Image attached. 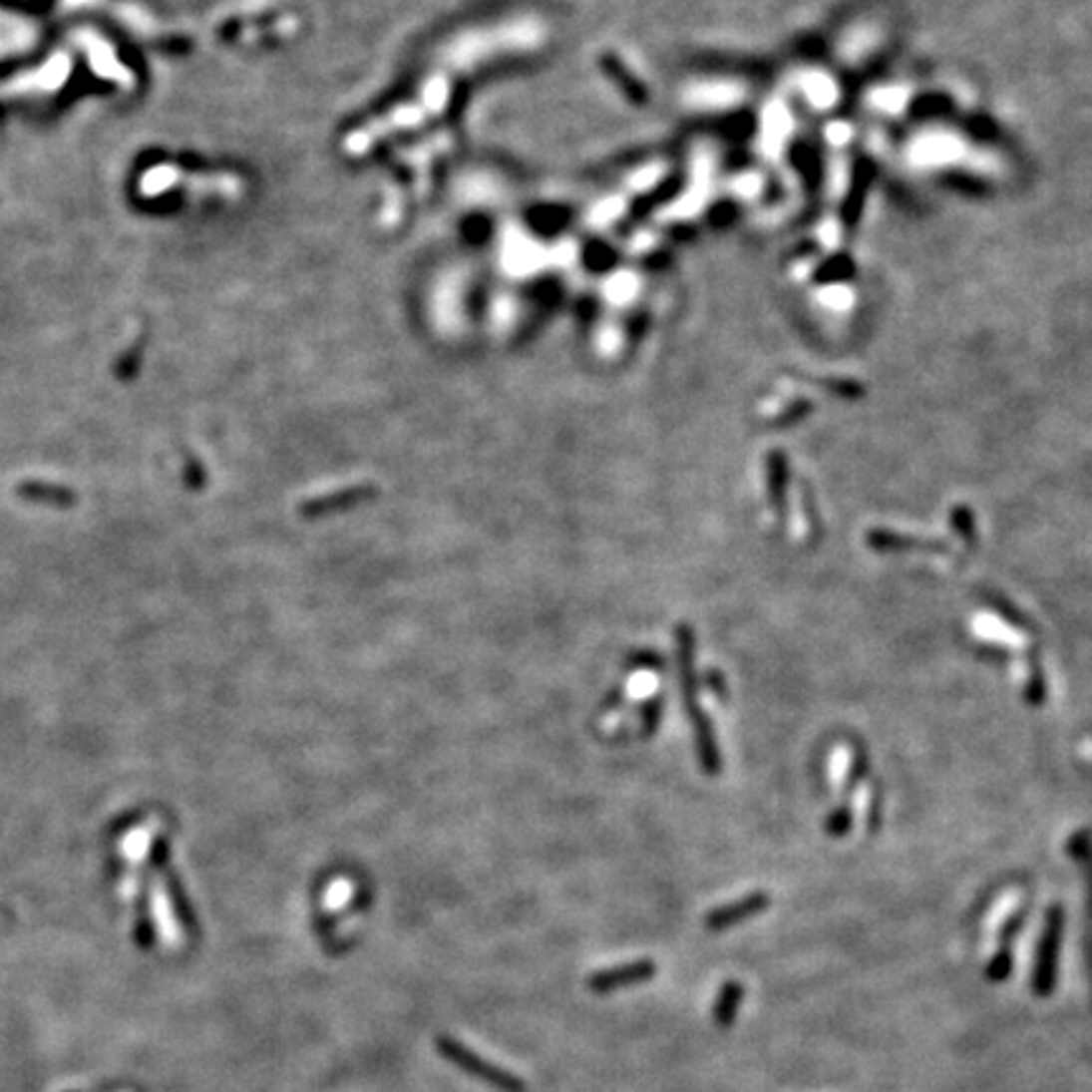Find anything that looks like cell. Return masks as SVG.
<instances>
[{
  "label": "cell",
  "mask_w": 1092,
  "mask_h": 1092,
  "mask_svg": "<svg viewBox=\"0 0 1092 1092\" xmlns=\"http://www.w3.org/2000/svg\"><path fill=\"white\" fill-rule=\"evenodd\" d=\"M868 182H870L868 168H865V165H858V170H855V180H853V192H850L848 200H845V225H848V228H853V225L858 223V215H860V207H863V197H865V190H868Z\"/></svg>",
  "instance_id": "obj_11"
},
{
  "label": "cell",
  "mask_w": 1092,
  "mask_h": 1092,
  "mask_svg": "<svg viewBox=\"0 0 1092 1092\" xmlns=\"http://www.w3.org/2000/svg\"><path fill=\"white\" fill-rule=\"evenodd\" d=\"M61 6L74 11V8H99V11H109L115 18H120V23L130 26L137 33H150L153 31V21H150L140 8L130 6V3H122V0H61Z\"/></svg>",
  "instance_id": "obj_8"
},
{
  "label": "cell",
  "mask_w": 1092,
  "mask_h": 1092,
  "mask_svg": "<svg viewBox=\"0 0 1092 1092\" xmlns=\"http://www.w3.org/2000/svg\"><path fill=\"white\" fill-rule=\"evenodd\" d=\"M370 496H375V489H370V486H359V489L339 491V494H329V496H316V499L304 501V504L299 506V514H301V517H309V519L324 517V514L342 512V509H352L354 504H359V501H364V499H370Z\"/></svg>",
  "instance_id": "obj_9"
},
{
  "label": "cell",
  "mask_w": 1092,
  "mask_h": 1092,
  "mask_svg": "<svg viewBox=\"0 0 1092 1092\" xmlns=\"http://www.w3.org/2000/svg\"><path fill=\"white\" fill-rule=\"evenodd\" d=\"M1009 968H1011V958H1009V951L1004 948V951L999 953V958H996V961H991L989 978H994V981H1001V978L1009 973Z\"/></svg>",
  "instance_id": "obj_13"
},
{
  "label": "cell",
  "mask_w": 1092,
  "mask_h": 1092,
  "mask_svg": "<svg viewBox=\"0 0 1092 1092\" xmlns=\"http://www.w3.org/2000/svg\"><path fill=\"white\" fill-rule=\"evenodd\" d=\"M438 1052L441 1057H446L448 1062H453L456 1067H461L466 1075L476 1077V1080L486 1082V1085L496 1087L499 1092H527V1085L519 1080L517 1075H512L504 1067L494 1065V1062L484 1060L481 1054L473 1052L471 1047H466L463 1042L453 1037H438Z\"/></svg>",
  "instance_id": "obj_3"
},
{
  "label": "cell",
  "mask_w": 1092,
  "mask_h": 1092,
  "mask_svg": "<svg viewBox=\"0 0 1092 1092\" xmlns=\"http://www.w3.org/2000/svg\"><path fill=\"white\" fill-rule=\"evenodd\" d=\"M769 463V486H772V496H774V504H782V494H784V481H787V463H784L782 453H772V456L767 458Z\"/></svg>",
  "instance_id": "obj_12"
},
{
  "label": "cell",
  "mask_w": 1092,
  "mask_h": 1092,
  "mask_svg": "<svg viewBox=\"0 0 1092 1092\" xmlns=\"http://www.w3.org/2000/svg\"><path fill=\"white\" fill-rule=\"evenodd\" d=\"M652 976H655V963L642 958V961L620 963V966L602 968V971L592 973L587 978V986L594 994H607V991L622 989V986L640 984V981H647Z\"/></svg>",
  "instance_id": "obj_6"
},
{
  "label": "cell",
  "mask_w": 1092,
  "mask_h": 1092,
  "mask_svg": "<svg viewBox=\"0 0 1092 1092\" xmlns=\"http://www.w3.org/2000/svg\"><path fill=\"white\" fill-rule=\"evenodd\" d=\"M845 822H848V815H845V812H840V815H837L835 820L830 822V830L837 835V827H845Z\"/></svg>",
  "instance_id": "obj_16"
},
{
  "label": "cell",
  "mask_w": 1092,
  "mask_h": 1092,
  "mask_svg": "<svg viewBox=\"0 0 1092 1092\" xmlns=\"http://www.w3.org/2000/svg\"><path fill=\"white\" fill-rule=\"evenodd\" d=\"M1062 935V910L1052 908L1044 923L1042 940H1039L1037 963H1034L1032 986L1039 996H1047L1054 986V966H1057V948H1060Z\"/></svg>",
  "instance_id": "obj_5"
},
{
  "label": "cell",
  "mask_w": 1092,
  "mask_h": 1092,
  "mask_svg": "<svg viewBox=\"0 0 1092 1092\" xmlns=\"http://www.w3.org/2000/svg\"><path fill=\"white\" fill-rule=\"evenodd\" d=\"M769 903L772 901H769V896H764V893H751V896L739 898V901L728 903V906L716 908L713 913H708L706 925L711 930H723L728 928V925H736L741 923V920L759 915L761 910H767Z\"/></svg>",
  "instance_id": "obj_7"
},
{
  "label": "cell",
  "mask_w": 1092,
  "mask_h": 1092,
  "mask_svg": "<svg viewBox=\"0 0 1092 1092\" xmlns=\"http://www.w3.org/2000/svg\"><path fill=\"white\" fill-rule=\"evenodd\" d=\"M953 522H958V532H963L966 537L973 539V517L968 512H963V509H956L953 512Z\"/></svg>",
  "instance_id": "obj_15"
},
{
  "label": "cell",
  "mask_w": 1092,
  "mask_h": 1092,
  "mask_svg": "<svg viewBox=\"0 0 1092 1092\" xmlns=\"http://www.w3.org/2000/svg\"><path fill=\"white\" fill-rule=\"evenodd\" d=\"M678 658H680V678H683V696L685 706H688L690 718H693V726H696V746L698 756H701V764L708 774L718 772V749L716 741L711 734V723L701 716L698 711V698H696V678H693V635H690L688 627H680L678 630Z\"/></svg>",
  "instance_id": "obj_1"
},
{
  "label": "cell",
  "mask_w": 1092,
  "mask_h": 1092,
  "mask_svg": "<svg viewBox=\"0 0 1092 1092\" xmlns=\"http://www.w3.org/2000/svg\"><path fill=\"white\" fill-rule=\"evenodd\" d=\"M71 69H74V61L64 51H56L54 56H49V61H44L36 69H28L23 74H16L8 82L0 84V99H18V97H46V94H54L69 82Z\"/></svg>",
  "instance_id": "obj_2"
},
{
  "label": "cell",
  "mask_w": 1092,
  "mask_h": 1092,
  "mask_svg": "<svg viewBox=\"0 0 1092 1092\" xmlns=\"http://www.w3.org/2000/svg\"><path fill=\"white\" fill-rule=\"evenodd\" d=\"M71 39L77 41V46L84 51V56H87L89 69H92L99 79H107V82L117 84V87L122 89L135 87V74H132V71L127 69L120 59H117L112 44H109L107 39H102L97 31H92V28H79V31L71 33Z\"/></svg>",
  "instance_id": "obj_4"
},
{
  "label": "cell",
  "mask_w": 1092,
  "mask_h": 1092,
  "mask_svg": "<svg viewBox=\"0 0 1092 1092\" xmlns=\"http://www.w3.org/2000/svg\"><path fill=\"white\" fill-rule=\"evenodd\" d=\"M741 999H744V986L736 984V981H728V984H723L721 994H718V999H716V1006H713V1016H716V1024H721V1027H728V1024L734 1022Z\"/></svg>",
  "instance_id": "obj_10"
},
{
  "label": "cell",
  "mask_w": 1092,
  "mask_h": 1092,
  "mask_svg": "<svg viewBox=\"0 0 1092 1092\" xmlns=\"http://www.w3.org/2000/svg\"><path fill=\"white\" fill-rule=\"evenodd\" d=\"M26 23H28V18H18V16H13V13L0 11V36H3V33L16 31V28L26 26Z\"/></svg>",
  "instance_id": "obj_14"
}]
</instances>
